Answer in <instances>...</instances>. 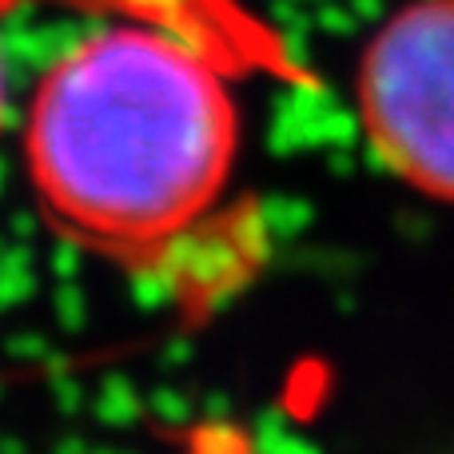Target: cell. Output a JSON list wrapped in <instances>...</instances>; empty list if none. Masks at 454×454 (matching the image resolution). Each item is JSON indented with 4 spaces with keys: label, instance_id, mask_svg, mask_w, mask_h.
I'll return each mask as SVG.
<instances>
[{
    "label": "cell",
    "instance_id": "1",
    "mask_svg": "<svg viewBox=\"0 0 454 454\" xmlns=\"http://www.w3.org/2000/svg\"><path fill=\"white\" fill-rule=\"evenodd\" d=\"M235 80L156 24L108 20L76 40L24 112V168L48 227L124 271H168L231 192Z\"/></svg>",
    "mask_w": 454,
    "mask_h": 454
},
{
    "label": "cell",
    "instance_id": "2",
    "mask_svg": "<svg viewBox=\"0 0 454 454\" xmlns=\"http://www.w3.org/2000/svg\"><path fill=\"white\" fill-rule=\"evenodd\" d=\"M355 96L387 172L454 204V0L403 4L363 48Z\"/></svg>",
    "mask_w": 454,
    "mask_h": 454
},
{
    "label": "cell",
    "instance_id": "3",
    "mask_svg": "<svg viewBox=\"0 0 454 454\" xmlns=\"http://www.w3.org/2000/svg\"><path fill=\"white\" fill-rule=\"evenodd\" d=\"M20 8H68L96 20H140L192 40L239 80L267 76L287 88H315V76L279 28L247 0H0V16Z\"/></svg>",
    "mask_w": 454,
    "mask_h": 454
},
{
    "label": "cell",
    "instance_id": "4",
    "mask_svg": "<svg viewBox=\"0 0 454 454\" xmlns=\"http://www.w3.org/2000/svg\"><path fill=\"white\" fill-rule=\"evenodd\" d=\"M8 124V68H4V56H0V132Z\"/></svg>",
    "mask_w": 454,
    "mask_h": 454
}]
</instances>
